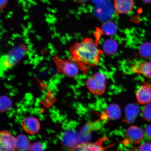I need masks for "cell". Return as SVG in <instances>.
Instances as JSON below:
<instances>
[{"instance_id": "6da1fadb", "label": "cell", "mask_w": 151, "mask_h": 151, "mask_svg": "<svg viewBox=\"0 0 151 151\" xmlns=\"http://www.w3.org/2000/svg\"><path fill=\"white\" fill-rule=\"evenodd\" d=\"M103 54L97 42L90 37L76 42L69 50V59L84 73H88L90 68L99 65Z\"/></svg>"}, {"instance_id": "7a4b0ae2", "label": "cell", "mask_w": 151, "mask_h": 151, "mask_svg": "<svg viewBox=\"0 0 151 151\" xmlns=\"http://www.w3.org/2000/svg\"><path fill=\"white\" fill-rule=\"evenodd\" d=\"M27 51V46L22 43L2 56L0 61L1 71L4 72L14 67L22 59Z\"/></svg>"}, {"instance_id": "3957f363", "label": "cell", "mask_w": 151, "mask_h": 151, "mask_svg": "<svg viewBox=\"0 0 151 151\" xmlns=\"http://www.w3.org/2000/svg\"><path fill=\"white\" fill-rule=\"evenodd\" d=\"M52 60L56 65L57 74L73 77L77 76L80 70L78 65L70 59H64L55 55L53 56Z\"/></svg>"}, {"instance_id": "277c9868", "label": "cell", "mask_w": 151, "mask_h": 151, "mask_svg": "<svg viewBox=\"0 0 151 151\" xmlns=\"http://www.w3.org/2000/svg\"><path fill=\"white\" fill-rule=\"evenodd\" d=\"M106 77L102 73H97L88 79L86 82L88 89L96 95H101L106 88Z\"/></svg>"}, {"instance_id": "5b68a950", "label": "cell", "mask_w": 151, "mask_h": 151, "mask_svg": "<svg viewBox=\"0 0 151 151\" xmlns=\"http://www.w3.org/2000/svg\"><path fill=\"white\" fill-rule=\"evenodd\" d=\"M16 138L10 132L1 131L0 133V151H16Z\"/></svg>"}, {"instance_id": "8992f818", "label": "cell", "mask_w": 151, "mask_h": 151, "mask_svg": "<svg viewBox=\"0 0 151 151\" xmlns=\"http://www.w3.org/2000/svg\"><path fill=\"white\" fill-rule=\"evenodd\" d=\"M60 139L64 146L71 148L78 145L80 137L78 133L73 129H68L60 134Z\"/></svg>"}, {"instance_id": "52a82bcc", "label": "cell", "mask_w": 151, "mask_h": 151, "mask_svg": "<svg viewBox=\"0 0 151 151\" xmlns=\"http://www.w3.org/2000/svg\"><path fill=\"white\" fill-rule=\"evenodd\" d=\"M126 137L129 143L138 144L142 140L143 133L140 128L136 126H132L127 129Z\"/></svg>"}, {"instance_id": "ba28073f", "label": "cell", "mask_w": 151, "mask_h": 151, "mask_svg": "<svg viewBox=\"0 0 151 151\" xmlns=\"http://www.w3.org/2000/svg\"><path fill=\"white\" fill-rule=\"evenodd\" d=\"M131 73L134 74L142 75L147 77H151V60L148 62H137L131 68Z\"/></svg>"}, {"instance_id": "9c48e42d", "label": "cell", "mask_w": 151, "mask_h": 151, "mask_svg": "<svg viewBox=\"0 0 151 151\" xmlns=\"http://www.w3.org/2000/svg\"><path fill=\"white\" fill-rule=\"evenodd\" d=\"M138 102L141 104H146L151 102V87L144 84L139 87L136 93Z\"/></svg>"}, {"instance_id": "30bf717a", "label": "cell", "mask_w": 151, "mask_h": 151, "mask_svg": "<svg viewBox=\"0 0 151 151\" xmlns=\"http://www.w3.org/2000/svg\"><path fill=\"white\" fill-rule=\"evenodd\" d=\"M115 10L119 14H126L131 12L134 6V0H114Z\"/></svg>"}, {"instance_id": "8fae6325", "label": "cell", "mask_w": 151, "mask_h": 151, "mask_svg": "<svg viewBox=\"0 0 151 151\" xmlns=\"http://www.w3.org/2000/svg\"><path fill=\"white\" fill-rule=\"evenodd\" d=\"M22 126L24 131L32 135L37 133L40 126L38 120L32 117L24 118Z\"/></svg>"}, {"instance_id": "7c38bea8", "label": "cell", "mask_w": 151, "mask_h": 151, "mask_svg": "<svg viewBox=\"0 0 151 151\" xmlns=\"http://www.w3.org/2000/svg\"><path fill=\"white\" fill-rule=\"evenodd\" d=\"M30 139L26 135L21 134L16 138V148L18 151H28L30 146Z\"/></svg>"}, {"instance_id": "4fadbf2b", "label": "cell", "mask_w": 151, "mask_h": 151, "mask_svg": "<svg viewBox=\"0 0 151 151\" xmlns=\"http://www.w3.org/2000/svg\"><path fill=\"white\" fill-rule=\"evenodd\" d=\"M101 144V142H98L78 145L77 147V151H105Z\"/></svg>"}, {"instance_id": "5bb4252c", "label": "cell", "mask_w": 151, "mask_h": 151, "mask_svg": "<svg viewBox=\"0 0 151 151\" xmlns=\"http://www.w3.org/2000/svg\"><path fill=\"white\" fill-rule=\"evenodd\" d=\"M126 112L128 121L132 122L135 120L139 114V109L137 105H131L127 107Z\"/></svg>"}, {"instance_id": "9a60e30c", "label": "cell", "mask_w": 151, "mask_h": 151, "mask_svg": "<svg viewBox=\"0 0 151 151\" xmlns=\"http://www.w3.org/2000/svg\"><path fill=\"white\" fill-rule=\"evenodd\" d=\"M120 112L119 107L116 104L109 106L106 111L107 116L109 118L113 120H116L119 118Z\"/></svg>"}, {"instance_id": "2e32d148", "label": "cell", "mask_w": 151, "mask_h": 151, "mask_svg": "<svg viewBox=\"0 0 151 151\" xmlns=\"http://www.w3.org/2000/svg\"><path fill=\"white\" fill-rule=\"evenodd\" d=\"M139 53L143 58H151V42H146L142 45L139 48Z\"/></svg>"}, {"instance_id": "e0dca14e", "label": "cell", "mask_w": 151, "mask_h": 151, "mask_svg": "<svg viewBox=\"0 0 151 151\" xmlns=\"http://www.w3.org/2000/svg\"><path fill=\"white\" fill-rule=\"evenodd\" d=\"M12 103L11 100L5 96L1 98V112H4L9 110L11 108Z\"/></svg>"}, {"instance_id": "ac0fdd59", "label": "cell", "mask_w": 151, "mask_h": 151, "mask_svg": "<svg viewBox=\"0 0 151 151\" xmlns=\"http://www.w3.org/2000/svg\"><path fill=\"white\" fill-rule=\"evenodd\" d=\"M103 31L107 34H112L116 31V24L114 22L111 21L107 22L103 26Z\"/></svg>"}, {"instance_id": "d6986e66", "label": "cell", "mask_w": 151, "mask_h": 151, "mask_svg": "<svg viewBox=\"0 0 151 151\" xmlns=\"http://www.w3.org/2000/svg\"><path fill=\"white\" fill-rule=\"evenodd\" d=\"M142 114L145 120L151 122V104H147L145 106L143 109Z\"/></svg>"}, {"instance_id": "ffe728a7", "label": "cell", "mask_w": 151, "mask_h": 151, "mask_svg": "<svg viewBox=\"0 0 151 151\" xmlns=\"http://www.w3.org/2000/svg\"><path fill=\"white\" fill-rule=\"evenodd\" d=\"M42 143L39 142H35L31 145L29 151H44Z\"/></svg>"}, {"instance_id": "44dd1931", "label": "cell", "mask_w": 151, "mask_h": 151, "mask_svg": "<svg viewBox=\"0 0 151 151\" xmlns=\"http://www.w3.org/2000/svg\"><path fill=\"white\" fill-rule=\"evenodd\" d=\"M138 151H151V144L149 142H145L139 146Z\"/></svg>"}, {"instance_id": "7402d4cb", "label": "cell", "mask_w": 151, "mask_h": 151, "mask_svg": "<svg viewBox=\"0 0 151 151\" xmlns=\"http://www.w3.org/2000/svg\"><path fill=\"white\" fill-rule=\"evenodd\" d=\"M145 133L149 139H151V124H149L145 128Z\"/></svg>"}, {"instance_id": "603a6c76", "label": "cell", "mask_w": 151, "mask_h": 151, "mask_svg": "<svg viewBox=\"0 0 151 151\" xmlns=\"http://www.w3.org/2000/svg\"><path fill=\"white\" fill-rule=\"evenodd\" d=\"M7 2V0H1V9H2L6 6Z\"/></svg>"}, {"instance_id": "cb8c5ba5", "label": "cell", "mask_w": 151, "mask_h": 151, "mask_svg": "<svg viewBox=\"0 0 151 151\" xmlns=\"http://www.w3.org/2000/svg\"><path fill=\"white\" fill-rule=\"evenodd\" d=\"M76 1L78 2V3L83 4L86 3V2L88 1V0H76Z\"/></svg>"}, {"instance_id": "d4e9b609", "label": "cell", "mask_w": 151, "mask_h": 151, "mask_svg": "<svg viewBox=\"0 0 151 151\" xmlns=\"http://www.w3.org/2000/svg\"><path fill=\"white\" fill-rule=\"evenodd\" d=\"M17 112L18 113V114L19 115H22L23 114V111H22V109H19L17 110Z\"/></svg>"}, {"instance_id": "484cf974", "label": "cell", "mask_w": 151, "mask_h": 151, "mask_svg": "<svg viewBox=\"0 0 151 151\" xmlns=\"http://www.w3.org/2000/svg\"><path fill=\"white\" fill-rule=\"evenodd\" d=\"M39 117L40 119L41 120H44L45 119V117L44 116H43L42 114H39Z\"/></svg>"}, {"instance_id": "4316f807", "label": "cell", "mask_w": 151, "mask_h": 151, "mask_svg": "<svg viewBox=\"0 0 151 151\" xmlns=\"http://www.w3.org/2000/svg\"><path fill=\"white\" fill-rule=\"evenodd\" d=\"M22 6H23L24 8H25L26 6V5H27V3H26V1H23L22 2Z\"/></svg>"}, {"instance_id": "83f0119b", "label": "cell", "mask_w": 151, "mask_h": 151, "mask_svg": "<svg viewBox=\"0 0 151 151\" xmlns=\"http://www.w3.org/2000/svg\"><path fill=\"white\" fill-rule=\"evenodd\" d=\"M42 145L43 148H44V150H45V149H46V148H47V145L46 144V143L43 142L42 143Z\"/></svg>"}, {"instance_id": "f1b7e54d", "label": "cell", "mask_w": 151, "mask_h": 151, "mask_svg": "<svg viewBox=\"0 0 151 151\" xmlns=\"http://www.w3.org/2000/svg\"><path fill=\"white\" fill-rule=\"evenodd\" d=\"M144 2L148 3H151V0H142Z\"/></svg>"}, {"instance_id": "f546056e", "label": "cell", "mask_w": 151, "mask_h": 151, "mask_svg": "<svg viewBox=\"0 0 151 151\" xmlns=\"http://www.w3.org/2000/svg\"><path fill=\"white\" fill-rule=\"evenodd\" d=\"M39 102H38L37 101L35 104V106L36 107H38L39 106Z\"/></svg>"}, {"instance_id": "4dcf8cb0", "label": "cell", "mask_w": 151, "mask_h": 151, "mask_svg": "<svg viewBox=\"0 0 151 151\" xmlns=\"http://www.w3.org/2000/svg\"><path fill=\"white\" fill-rule=\"evenodd\" d=\"M32 4L31 3L29 2H28V8H30L32 6Z\"/></svg>"}, {"instance_id": "1f68e13d", "label": "cell", "mask_w": 151, "mask_h": 151, "mask_svg": "<svg viewBox=\"0 0 151 151\" xmlns=\"http://www.w3.org/2000/svg\"><path fill=\"white\" fill-rule=\"evenodd\" d=\"M12 133L14 134V135H16V134H17V132L16 131H13V130H12Z\"/></svg>"}, {"instance_id": "d6a6232c", "label": "cell", "mask_w": 151, "mask_h": 151, "mask_svg": "<svg viewBox=\"0 0 151 151\" xmlns=\"http://www.w3.org/2000/svg\"><path fill=\"white\" fill-rule=\"evenodd\" d=\"M56 11L55 10V9H52L51 12L52 13H55L56 12Z\"/></svg>"}, {"instance_id": "836d02e7", "label": "cell", "mask_w": 151, "mask_h": 151, "mask_svg": "<svg viewBox=\"0 0 151 151\" xmlns=\"http://www.w3.org/2000/svg\"><path fill=\"white\" fill-rule=\"evenodd\" d=\"M24 12H25L27 13L28 12V10L27 9L24 8Z\"/></svg>"}, {"instance_id": "e575fe53", "label": "cell", "mask_w": 151, "mask_h": 151, "mask_svg": "<svg viewBox=\"0 0 151 151\" xmlns=\"http://www.w3.org/2000/svg\"><path fill=\"white\" fill-rule=\"evenodd\" d=\"M12 14H13V12H12V11H10V12H9V15H12Z\"/></svg>"}, {"instance_id": "d590c367", "label": "cell", "mask_w": 151, "mask_h": 151, "mask_svg": "<svg viewBox=\"0 0 151 151\" xmlns=\"http://www.w3.org/2000/svg\"><path fill=\"white\" fill-rule=\"evenodd\" d=\"M47 10H48L49 12H51L52 9H51L50 8H47Z\"/></svg>"}, {"instance_id": "8d00e7d4", "label": "cell", "mask_w": 151, "mask_h": 151, "mask_svg": "<svg viewBox=\"0 0 151 151\" xmlns=\"http://www.w3.org/2000/svg\"><path fill=\"white\" fill-rule=\"evenodd\" d=\"M41 1H42V2L44 3H46V1L45 0H41Z\"/></svg>"}, {"instance_id": "74e56055", "label": "cell", "mask_w": 151, "mask_h": 151, "mask_svg": "<svg viewBox=\"0 0 151 151\" xmlns=\"http://www.w3.org/2000/svg\"><path fill=\"white\" fill-rule=\"evenodd\" d=\"M47 4H50V1H47Z\"/></svg>"}, {"instance_id": "f35d334b", "label": "cell", "mask_w": 151, "mask_h": 151, "mask_svg": "<svg viewBox=\"0 0 151 151\" xmlns=\"http://www.w3.org/2000/svg\"><path fill=\"white\" fill-rule=\"evenodd\" d=\"M38 136L41 139V135H38Z\"/></svg>"}, {"instance_id": "ab89813d", "label": "cell", "mask_w": 151, "mask_h": 151, "mask_svg": "<svg viewBox=\"0 0 151 151\" xmlns=\"http://www.w3.org/2000/svg\"><path fill=\"white\" fill-rule=\"evenodd\" d=\"M65 0H62V1H65Z\"/></svg>"}, {"instance_id": "60d3db41", "label": "cell", "mask_w": 151, "mask_h": 151, "mask_svg": "<svg viewBox=\"0 0 151 151\" xmlns=\"http://www.w3.org/2000/svg\"><path fill=\"white\" fill-rule=\"evenodd\" d=\"M59 1H62V0H59Z\"/></svg>"}, {"instance_id": "b9f144b4", "label": "cell", "mask_w": 151, "mask_h": 151, "mask_svg": "<svg viewBox=\"0 0 151 151\" xmlns=\"http://www.w3.org/2000/svg\"><path fill=\"white\" fill-rule=\"evenodd\" d=\"M16 1H19V0H16Z\"/></svg>"}]
</instances>
